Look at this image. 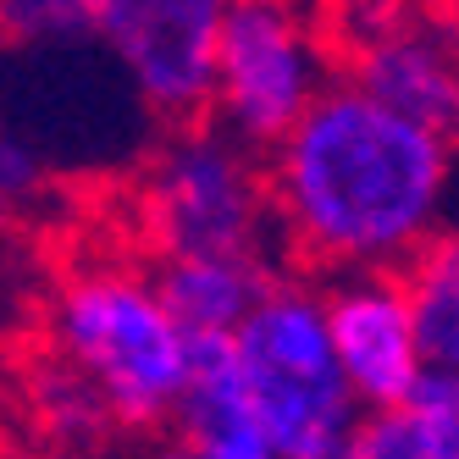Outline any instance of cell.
<instances>
[{"instance_id":"9a60e30c","label":"cell","mask_w":459,"mask_h":459,"mask_svg":"<svg viewBox=\"0 0 459 459\" xmlns=\"http://www.w3.org/2000/svg\"><path fill=\"white\" fill-rule=\"evenodd\" d=\"M45 183V155L34 144H22L6 117H0V211L6 205H28Z\"/></svg>"},{"instance_id":"ba28073f","label":"cell","mask_w":459,"mask_h":459,"mask_svg":"<svg viewBox=\"0 0 459 459\" xmlns=\"http://www.w3.org/2000/svg\"><path fill=\"white\" fill-rule=\"evenodd\" d=\"M326 333H333L338 366L354 387L366 415L404 404L415 382L426 377V359L415 343V316L404 299L399 272H354L321 282Z\"/></svg>"},{"instance_id":"4fadbf2b","label":"cell","mask_w":459,"mask_h":459,"mask_svg":"<svg viewBox=\"0 0 459 459\" xmlns=\"http://www.w3.org/2000/svg\"><path fill=\"white\" fill-rule=\"evenodd\" d=\"M399 459H459V377L426 371L415 393L393 410H377Z\"/></svg>"},{"instance_id":"7c38bea8","label":"cell","mask_w":459,"mask_h":459,"mask_svg":"<svg viewBox=\"0 0 459 459\" xmlns=\"http://www.w3.org/2000/svg\"><path fill=\"white\" fill-rule=\"evenodd\" d=\"M399 282L415 316V343L426 371L459 377V227H443L415 260H404Z\"/></svg>"},{"instance_id":"3957f363","label":"cell","mask_w":459,"mask_h":459,"mask_svg":"<svg viewBox=\"0 0 459 459\" xmlns=\"http://www.w3.org/2000/svg\"><path fill=\"white\" fill-rule=\"evenodd\" d=\"M134 233L160 260L188 255H277V205L266 155L211 117L167 127L134 178Z\"/></svg>"},{"instance_id":"52a82bcc","label":"cell","mask_w":459,"mask_h":459,"mask_svg":"<svg viewBox=\"0 0 459 459\" xmlns=\"http://www.w3.org/2000/svg\"><path fill=\"white\" fill-rule=\"evenodd\" d=\"M233 0H89L94 45L155 122L211 117L216 39Z\"/></svg>"},{"instance_id":"5b68a950","label":"cell","mask_w":459,"mask_h":459,"mask_svg":"<svg viewBox=\"0 0 459 459\" xmlns=\"http://www.w3.org/2000/svg\"><path fill=\"white\" fill-rule=\"evenodd\" d=\"M338 83V45L310 0H233L216 39L211 122L266 155Z\"/></svg>"},{"instance_id":"ac0fdd59","label":"cell","mask_w":459,"mask_h":459,"mask_svg":"<svg viewBox=\"0 0 459 459\" xmlns=\"http://www.w3.org/2000/svg\"><path fill=\"white\" fill-rule=\"evenodd\" d=\"M443 6V17H448V28H454V39H459V0H437Z\"/></svg>"},{"instance_id":"8992f818","label":"cell","mask_w":459,"mask_h":459,"mask_svg":"<svg viewBox=\"0 0 459 459\" xmlns=\"http://www.w3.org/2000/svg\"><path fill=\"white\" fill-rule=\"evenodd\" d=\"M326 28L343 83L459 144V39L437 0H349Z\"/></svg>"},{"instance_id":"277c9868","label":"cell","mask_w":459,"mask_h":459,"mask_svg":"<svg viewBox=\"0 0 459 459\" xmlns=\"http://www.w3.org/2000/svg\"><path fill=\"white\" fill-rule=\"evenodd\" d=\"M233 354L277 459H326L366 415L326 333L321 282L305 272H282L272 282L255 316L233 333Z\"/></svg>"},{"instance_id":"5bb4252c","label":"cell","mask_w":459,"mask_h":459,"mask_svg":"<svg viewBox=\"0 0 459 459\" xmlns=\"http://www.w3.org/2000/svg\"><path fill=\"white\" fill-rule=\"evenodd\" d=\"M0 45L17 50L94 45L89 0H0Z\"/></svg>"},{"instance_id":"30bf717a","label":"cell","mask_w":459,"mask_h":459,"mask_svg":"<svg viewBox=\"0 0 459 459\" xmlns=\"http://www.w3.org/2000/svg\"><path fill=\"white\" fill-rule=\"evenodd\" d=\"M155 277L188 338H233L282 277V260L277 255H188V260H160Z\"/></svg>"},{"instance_id":"8fae6325","label":"cell","mask_w":459,"mask_h":459,"mask_svg":"<svg viewBox=\"0 0 459 459\" xmlns=\"http://www.w3.org/2000/svg\"><path fill=\"white\" fill-rule=\"evenodd\" d=\"M22 410L28 420H34V432H39V448H61V454H100L117 443V420L111 410L94 399V387L67 371L56 354L34 349L22 359Z\"/></svg>"},{"instance_id":"6da1fadb","label":"cell","mask_w":459,"mask_h":459,"mask_svg":"<svg viewBox=\"0 0 459 459\" xmlns=\"http://www.w3.org/2000/svg\"><path fill=\"white\" fill-rule=\"evenodd\" d=\"M266 178L277 244L305 277L399 272L448 227L459 144L338 78L266 150Z\"/></svg>"},{"instance_id":"7a4b0ae2","label":"cell","mask_w":459,"mask_h":459,"mask_svg":"<svg viewBox=\"0 0 459 459\" xmlns=\"http://www.w3.org/2000/svg\"><path fill=\"white\" fill-rule=\"evenodd\" d=\"M39 349L94 387L117 437H155L172 426L194 366V338L172 316L155 266L122 249H83L50 277Z\"/></svg>"},{"instance_id":"e0dca14e","label":"cell","mask_w":459,"mask_h":459,"mask_svg":"<svg viewBox=\"0 0 459 459\" xmlns=\"http://www.w3.org/2000/svg\"><path fill=\"white\" fill-rule=\"evenodd\" d=\"M6 459H83V454H61V448H17V454H6Z\"/></svg>"},{"instance_id":"2e32d148","label":"cell","mask_w":459,"mask_h":459,"mask_svg":"<svg viewBox=\"0 0 459 459\" xmlns=\"http://www.w3.org/2000/svg\"><path fill=\"white\" fill-rule=\"evenodd\" d=\"M127 459H200V454H188L178 437H144V443H134Z\"/></svg>"},{"instance_id":"9c48e42d","label":"cell","mask_w":459,"mask_h":459,"mask_svg":"<svg viewBox=\"0 0 459 459\" xmlns=\"http://www.w3.org/2000/svg\"><path fill=\"white\" fill-rule=\"evenodd\" d=\"M167 432L200 459H277V443L238 371L233 338H194V366Z\"/></svg>"}]
</instances>
